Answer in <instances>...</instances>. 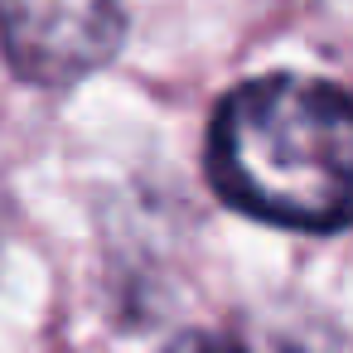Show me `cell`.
Instances as JSON below:
<instances>
[{
  "instance_id": "1",
  "label": "cell",
  "mask_w": 353,
  "mask_h": 353,
  "mask_svg": "<svg viewBox=\"0 0 353 353\" xmlns=\"http://www.w3.org/2000/svg\"><path fill=\"white\" fill-rule=\"evenodd\" d=\"M213 189L281 228L339 232L353 184V117L339 83L266 73L232 88L208 131Z\"/></svg>"
},
{
  "instance_id": "2",
  "label": "cell",
  "mask_w": 353,
  "mask_h": 353,
  "mask_svg": "<svg viewBox=\"0 0 353 353\" xmlns=\"http://www.w3.org/2000/svg\"><path fill=\"white\" fill-rule=\"evenodd\" d=\"M126 44V0H0V59L20 83L73 88Z\"/></svg>"
},
{
  "instance_id": "3",
  "label": "cell",
  "mask_w": 353,
  "mask_h": 353,
  "mask_svg": "<svg viewBox=\"0 0 353 353\" xmlns=\"http://www.w3.org/2000/svg\"><path fill=\"white\" fill-rule=\"evenodd\" d=\"M170 353H247V348L232 339H218V334H184Z\"/></svg>"
}]
</instances>
